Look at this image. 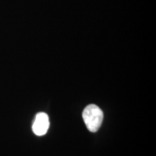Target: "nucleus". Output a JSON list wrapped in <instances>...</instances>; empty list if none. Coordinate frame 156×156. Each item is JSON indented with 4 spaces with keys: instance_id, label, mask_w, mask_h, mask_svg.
I'll use <instances>...</instances> for the list:
<instances>
[{
    "instance_id": "nucleus-1",
    "label": "nucleus",
    "mask_w": 156,
    "mask_h": 156,
    "mask_svg": "<svg viewBox=\"0 0 156 156\" xmlns=\"http://www.w3.org/2000/svg\"><path fill=\"white\" fill-rule=\"evenodd\" d=\"M83 119L87 129L91 132H95L100 129L102 124L103 113L96 105L90 104L84 109Z\"/></svg>"
},
{
    "instance_id": "nucleus-2",
    "label": "nucleus",
    "mask_w": 156,
    "mask_h": 156,
    "mask_svg": "<svg viewBox=\"0 0 156 156\" xmlns=\"http://www.w3.org/2000/svg\"><path fill=\"white\" fill-rule=\"evenodd\" d=\"M49 119L46 113L40 112L36 114L33 124V131L37 136H43L46 134L49 128Z\"/></svg>"
}]
</instances>
